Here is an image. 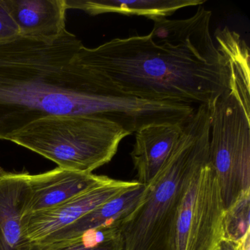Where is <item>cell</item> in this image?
Returning a JSON list of instances; mask_svg holds the SVG:
<instances>
[{
	"label": "cell",
	"mask_w": 250,
	"mask_h": 250,
	"mask_svg": "<svg viewBox=\"0 0 250 250\" xmlns=\"http://www.w3.org/2000/svg\"><path fill=\"white\" fill-rule=\"evenodd\" d=\"M87 48L67 30L52 42L20 38L0 46V140L50 116L100 118L130 134L173 121L172 102L131 97L104 84Z\"/></svg>",
	"instance_id": "6da1fadb"
},
{
	"label": "cell",
	"mask_w": 250,
	"mask_h": 250,
	"mask_svg": "<svg viewBox=\"0 0 250 250\" xmlns=\"http://www.w3.org/2000/svg\"><path fill=\"white\" fill-rule=\"evenodd\" d=\"M211 16L200 5L188 19L153 20L148 35L87 48L89 62L104 84L125 96L210 109L229 91L230 78L210 34Z\"/></svg>",
	"instance_id": "7a4b0ae2"
},
{
	"label": "cell",
	"mask_w": 250,
	"mask_h": 250,
	"mask_svg": "<svg viewBox=\"0 0 250 250\" xmlns=\"http://www.w3.org/2000/svg\"><path fill=\"white\" fill-rule=\"evenodd\" d=\"M211 115L199 105L170 156L121 225L125 250H173L177 213L196 171L208 160Z\"/></svg>",
	"instance_id": "3957f363"
},
{
	"label": "cell",
	"mask_w": 250,
	"mask_h": 250,
	"mask_svg": "<svg viewBox=\"0 0 250 250\" xmlns=\"http://www.w3.org/2000/svg\"><path fill=\"white\" fill-rule=\"evenodd\" d=\"M130 135L115 123L85 116H50L33 121L8 141L56 163L58 167L92 173L109 163Z\"/></svg>",
	"instance_id": "277c9868"
},
{
	"label": "cell",
	"mask_w": 250,
	"mask_h": 250,
	"mask_svg": "<svg viewBox=\"0 0 250 250\" xmlns=\"http://www.w3.org/2000/svg\"><path fill=\"white\" fill-rule=\"evenodd\" d=\"M210 110L208 162L226 210L250 190V114L230 90L219 96Z\"/></svg>",
	"instance_id": "5b68a950"
},
{
	"label": "cell",
	"mask_w": 250,
	"mask_h": 250,
	"mask_svg": "<svg viewBox=\"0 0 250 250\" xmlns=\"http://www.w3.org/2000/svg\"><path fill=\"white\" fill-rule=\"evenodd\" d=\"M223 203L208 160L188 184L177 213L173 250H218L224 240Z\"/></svg>",
	"instance_id": "8992f818"
},
{
	"label": "cell",
	"mask_w": 250,
	"mask_h": 250,
	"mask_svg": "<svg viewBox=\"0 0 250 250\" xmlns=\"http://www.w3.org/2000/svg\"><path fill=\"white\" fill-rule=\"evenodd\" d=\"M139 184L137 181H120L108 177L103 182L58 206L25 214L24 227L26 236L32 243L39 242Z\"/></svg>",
	"instance_id": "52a82bcc"
},
{
	"label": "cell",
	"mask_w": 250,
	"mask_h": 250,
	"mask_svg": "<svg viewBox=\"0 0 250 250\" xmlns=\"http://www.w3.org/2000/svg\"><path fill=\"white\" fill-rule=\"evenodd\" d=\"M29 197L28 173L0 169V250H30L24 227Z\"/></svg>",
	"instance_id": "ba28073f"
},
{
	"label": "cell",
	"mask_w": 250,
	"mask_h": 250,
	"mask_svg": "<svg viewBox=\"0 0 250 250\" xmlns=\"http://www.w3.org/2000/svg\"><path fill=\"white\" fill-rule=\"evenodd\" d=\"M21 38L52 42L65 31V0H0Z\"/></svg>",
	"instance_id": "9c48e42d"
},
{
	"label": "cell",
	"mask_w": 250,
	"mask_h": 250,
	"mask_svg": "<svg viewBox=\"0 0 250 250\" xmlns=\"http://www.w3.org/2000/svg\"><path fill=\"white\" fill-rule=\"evenodd\" d=\"M107 178L61 167L37 175L29 174L30 197L26 214L58 206Z\"/></svg>",
	"instance_id": "30bf717a"
},
{
	"label": "cell",
	"mask_w": 250,
	"mask_h": 250,
	"mask_svg": "<svg viewBox=\"0 0 250 250\" xmlns=\"http://www.w3.org/2000/svg\"><path fill=\"white\" fill-rule=\"evenodd\" d=\"M187 121L150 124L135 132L131 156L137 182L147 185L157 175L176 146Z\"/></svg>",
	"instance_id": "8fae6325"
},
{
	"label": "cell",
	"mask_w": 250,
	"mask_h": 250,
	"mask_svg": "<svg viewBox=\"0 0 250 250\" xmlns=\"http://www.w3.org/2000/svg\"><path fill=\"white\" fill-rule=\"evenodd\" d=\"M146 186L139 184L115 198L101 205L72 225L58 230L39 242H55L72 239L90 229L102 227L121 226L124 219L138 205ZM37 243V242H36Z\"/></svg>",
	"instance_id": "7c38bea8"
},
{
	"label": "cell",
	"mask_w": 250,
	"mask_h": 250,
	"mask_svg": "<svg viewBox=\"0 0 250 250\" xmlns=\"http://www.w3.org/2000/svg\"><path fill=\"white\" fill-rule=\"evenodd\" d=\"M68 9H78L91 16L118 14L142 16L153 20L170 17L178 10L200 6L205 0H65Z\"/></svg>",
	"instance_id": "4fadbf2b"
},
{
	"label": "cell",
	"mask_w": 250,
	"mask_h": 250,
	"mask_svg": "<svg viewBox=\"0 0 250 250\" xmlns=\"http://www.w3.org/2000/svg\"><path fill=\"white\" fill-rule=\"evenodd\" d=\"M215 39L228 62L229 90L236 96L247 113L250 114V49L236 32L225 27L218 29Z\"/></svg>",
	"instance_id": "5bb4252c"
},
{
	"label": "cell",
	"mask_w": 250,
	"mask_h": 250,
	"mask_svg": "<svg viewBox=\"0 0 250 250\" xmlns=\"http://www.w3.org/2000/svg\"><path fill=\"white\" fill-rule=\"evenodd\" d=\"M30 250H125V241L121 226L112 225L90 229L72 239L33 243Z\"/></svg>",
	"instance_id": "9a60e30c"
},
{
	"label": "cell",
	"mask_w": 250,
	"mask_h": 250,
	"mask_svg": "<svg viewBox=\"0 0 250 250\" xmlns=\"http://www.w3.org/2000/svg\"><path fill=\"white\" fill-rule=\"evenodd\" d=\"M250 190L241 193L236 201L224 210V240L240 243L250 232Z\"/></svg>",
	"instance_id": "2e32d148"
},
{
	"label": "cell",
	"mask_w": 250,
	"mask_h": 250,
	"mask_svg": "<svg viewBox=\"0 0 250 250\" xmlns=\"http://www.w3.org/2000/svg\"><path fill=\"white\" fill-rule=\"evenodd\" d=\"M20 38L18 27L0 2V46L8 44Z\"/></svg>",
	"instance_id": "e0dca14e"
},
{
	"label": "cell",
	"mask_w": 250,
	"mask_h": 250,
	"mask_svg": "<svg viewBox=\"0 0 250 250\" xmlns=\"http://www.w3.org/2000/svg\"><path fill=\"white\" fill-rule=\"evenodd\" d=\"M218 250H241V241L240 243L223 240Z\"/></svg>",
	"instance_id": "ac0fdd59"
},
{
	"label": "cell",
	"mask_w": 250,
	"mask_h": 250,
	"mask_svg": "<svg viewBox=\"0 0 250 250\" xmlns=\"http://www.w3.org/2000/svg\"><path fill=\"white\" fill-rule=\"evenodd\" d=\"M250 232H249L244 239L241 241V250H250Z\"/></svg>",
	"instance_id": "d6986e66"
}]
</instances>
